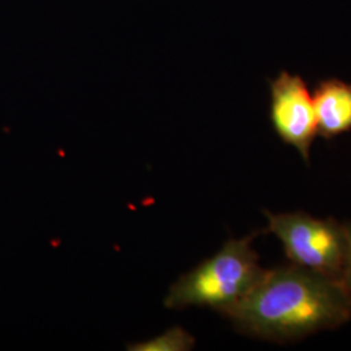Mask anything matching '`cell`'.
<instances>
[{
  "mask_svg": "<svg viewBox=\"0 0 351 351\" xmlns=\"http://www.w3.org/2000/svg\"><path fill=\"white\" fill-rule=\"evenodd\" d=\"M223 315L241 333L284 342L348 323L351 297L342 282L290 263L267 271Z\"/></svg>",
  "mask_w": 351,
  "mask_h": 351,
  "instance_id": "obj_1",
  "label": "cell"
},
{
  "mask_svg": "<svg viewBox=\"0 0 351 351\" xmlns=\"http://www.w3.org/2000/svg\"><path fill=\"white\" fill-rule=\"evenodd\" d=\"M255 236L229 239L221 250L180 277L169 288L164 306L177 310L210 307L223 314L242 301L267 272L251 246Z\"/></svg>",
  "mask_w": 351,
  "mask_h": 351,
  "instance_id": "obj_2",
  "label": "cell"
},
{
  "mask_svg": "<svg viewBox=\"0 0 351 351\" xmlns=\"http://www.w3.org/2000/svg\"><path fill=\"white\" fill-rule=\"evenodd\" d=\"M264 213L268 230L280 239L291 264L342 282L348 258L345 224L303 213Z\"/></svg>",
  "mask_w": 351,
  "mask_h": 351,
  "instance_id": "obj_3",
  "label": "cell"
},
{
  "mask_svg": "<svg viewBox=\"0 0 351 351\" xmlns=\"http://www.w3.org/2000/svg\"><path fill=\"white\" fill-rule=\"evenodd\" d=\"M272 124L278 137L310 162V152L317 136L314 98L300 75L281 73L272 82Z\"/></svg>",
  "mask_w": 351,
  "mask_h": 351,
  "instance_id": "obj_4",
  "label": "cell"
},
{
  "mask_svg": "<svg viewBox=\"0 0 351 351\" xmlns=\"http://www.w3.org/2000/svg\"><path fill=\"white\" fill-rule=\"evenodd\" d=\"M313 98L317 134L329 139L351 130V84L328 80L317 86Z\"/></svg>",
  "mask_w": 351,
  "mask_h": 351,
  "instance_id": "obj_5",
  "label": "cell"
},
{
  "mask_svg": "<svg viewBox=\"0 0 351 351\" xmlns=\"http://www.w3.org/2000/svg\"><path fill=\"white\" fill-rule=\"evenodd\" d=\"M195 339L181 326H173L155 339L129 345V350L141 351H186L191 350Z\"/></svg>",
  "mask_w": 351,
  "mask_h": 351,
  "instance_id": "obj_6",
  "label": "cell"
},
{
  "mask_svg": "<svg viewBox=\"0 0 351 351\" xmlns=\"http://www.w3.org/2000/svg\"><path fill=\"white\" fill-rule=\"evenodd\" d=\"M345 226H346V234H348V258H346L345 272L342 277V284L351 297V223H345Z\"/></svg>",
  "mask_w": 351,
  "mask_h": 351,
  "instance_id": "obj_7",
  "label": "cell"
}]
</instances>
